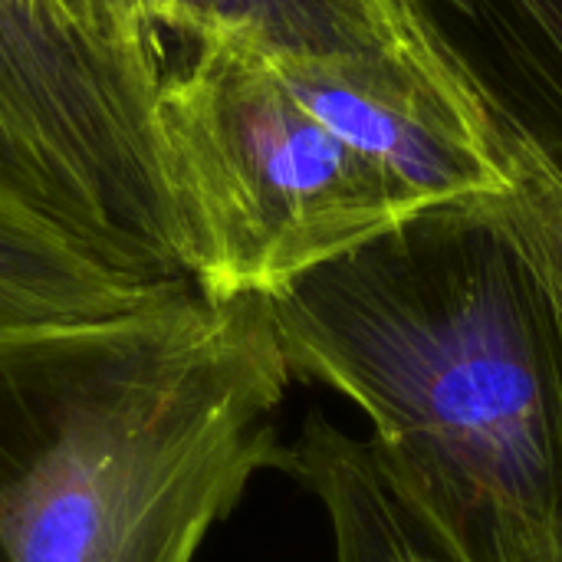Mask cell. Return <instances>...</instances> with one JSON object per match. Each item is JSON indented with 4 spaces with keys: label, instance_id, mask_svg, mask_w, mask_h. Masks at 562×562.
<instances>
[{
    "label": "cell",
    "instance_id": "obj_9",
    "mask_svg": "<svg viewBox=\"0 0 562 562\" xmlns=\"http://www.w3.org/2000/svg\"><path fill=\"white\" fill-rule=\"evenodd\" d=\"M448 33L481 92L562 178V0H461Z\"/></svg>",
    "mask_w": 562,
    "mask_h": 562
},
{
    "label": "cell",
    "instance_id": "obj_11",
    "mask_svg": "<svg viewBox=\"0 0 562 562\" xmlns=\"http://www.w3.org/2000/svg\"><path fill=\"white\" fill-rule=\"evenodd\" d=\"M53 3L95 43L145 63L168 66L158 0H53Z\"/></svg>",
    "mask_w": 562,
    "mask_h": 562
},
{
    "label": "cell",
    "instance_id": "obj_12",
    "mask_svg": "<svg viewBox=\"0 0 562 562\" xmlns=\"http://www.w3.org/2000/svg\"><path fill=\"white\" fill-rule=\"evenodd\" d=\"M435 3H438L441 10H454V7H458L461 0H435Z\"/></svg>",
    "mask_w": 562,
    "mask_h": 562
},
{
    "label": "cell",
    "instance_id": "obj_10",
    "mask_svg": "<svg viewBox=\"0 0 562 562\" xmlns=\"http://www.w3.org/2000/svg\"><path fill=\"white\" fill-rule=\"evenodd\" d=\"M481 92V86H477ZM491 115V142L507 178L504 214L543 273L562 310V178L543 151L481 92Z\"/></svg>",
    "mask_w": 562,
    "mask_h": 562
},
{
    "label": "cell",
    "instance_id": "obj_5",
    "mask_svg": "<svg viewBox=\"0 0 562 562\" xmlns=\"http://www.w3.org/2000/svg\"><path fill=\"white\" fill-rule=\"evenodd\" d=\"M267 56L306 112L422 207L507 191L491 115L468 66L464 79L448 86L379 56Z\"/></svg>",
    "mask_w": 562,
    "mask_h": 562
},
{
    "label": "cell",
    "instance_id": "obj_2",
    "mask_svg": "<svg viewBox=\"0 0 562 562\" xmlns=\"http://www.w3.org/2000/svg\"><path fill=\"white\" fill-rule=\"evenodd\" d=\"M270 300L184 280L0 339V562H194L280 451Z\"/></svg>",
    "mask_w": 562,
    "mask_h": 562
},
{
    "label": "cell",
    "instance_id": "obj_4",
    "mask_svg": "<svg viewBox=\"0 0 562 562\" xmlns=\"http://www.w3.org/2000/svg\"><path fill=\"white\" fill-rule=\"evenodd\" d=\"M168 66L86 36L53 0H0V175L151 280H191L158 125Z\"/></svg>",
    "mask_w": 562,
    "mask_h": 562
},
{
    "label": "cell",
    "instance_id": "obj_7",
    "mask_svg": "<svg viewBox=\"0 0 562 562\" xmlns=\"http://www.w3.org/2000/svg\"><path fill=\"white\" fill-rule=\"evenodd\" d=\"M161 30L204 40L237 36L263 53L398 59L438 82L464 63L428 0H158Z\"/></svg>",
    "mask_w": 562,
    "mask_h": 562
},
{
    "label": "cell",
    "instance_id": "obj_3",
    "mask_svg": "<svg viewBox=\"0 0 562 562\" xmlns=\"http://www.w3.org/2000/svg\"><path fill=\"white\" fill-rule=\"evenodd\" d=\"M158 125L191 280L211 296H270L428 211L306 112L270 56L237 36L194 40L188 59L168 66Z\"/></svg>",
    "mask_w": 562,
    "mask_h": 562
},
{
    "label": "cell",
    "instance_id": "obj_8",
    "mask_svg": "<svg viewBox=\"0 0 562 562\" xmlns=\"http://www.w3.org/2000/svg\"><path fill=\"white\" fill-rule=\"evenodd\" d=\"M184 280H151L0 175V339L128 313Z\"/></svg>",
    "mask_w": 562,
    "mask_h": 562
},
{
    "label": "cell",
    "instance_id": "obj_1",
    "mask_svg": "<svg viewBox=\"0 0 562 562\" xmlns=\"http://www.w3.org/2000/svg\"><path fill=\"white\" fill-rule=\"evenodd\" d=\"M293 379L484 562H562V310L497 198L428 207L270 296Z\"/></svg>",
    "mask_w": 562,
    "mask_h": 562
},
{
    "label": "cell",
    "instance_id": "obj_6",
    "mask_svg": "<svg viewBox=\"0 0 562 562\" xmlns=\"http://www.w3.org/2000/svg\"><path fill=\"white\" fill-rule=\"evenodd\" d=\"M273 468L323 504L336 562H484L369 435L310 415Z\"/></svg>",
    "mask_w": 562,
    "mask_h": 562
}]
</instances>
